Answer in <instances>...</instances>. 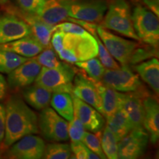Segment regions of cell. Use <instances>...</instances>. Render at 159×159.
Instances as JSON below:
<instances>
[{"mask_svg":"<svg viewBox=\"0 0 159 159\" xmlns=\"http://www.w3.org/2000/svg\"><path fill=\"white\" fill-rule=\"evenodd\" d=\"M5 111V134L1 149L6 150L22 137L39 133V117L19 96L10 97Z\"/></svg>","mask_w":159,"mask_h":159,"instance_id":"6da1fadb","label":"cell"},{"mask_svg":"<svg viewBox=\"0 0 159 159\" xmlns=\"http://www.w3.org/2000/svg\"><path fill=\"white\" fill-rule=\"evenodd\" d=\"M57 54L62 61L69 63L96 57L98 55L97 40L89 31L84 34L65 33L63 49Z\"/></svg>","mask_w":159,"mask_h":159,"instance_id":"7a4b0ae2","label":"cell"},{"mask_svg":"<svg viewBox=\"0 0 159 159\" xmlns=\"http://www.w3.org/2000/svg\"><path fill=\"white\" fill-rule=\"evenodd\" d=\"M102 27L125 37L139 41L135 33L132 12L127 0H112L102 19Z\"/></svg>","mask_w":159,"mask_h":159,"instance_id":"3957f363","label":"cell"},{"mask_svg":"<svg viewBox=\"0 0 159 159\" xmlns=\"http://www.w3.org/2000/svg\"><path fill=\"white\" fill-rule=\"evenodd\" d=\"M75 76V69L66 62L57 68L41 66L35 84L41 85L52 93L66 92L71 94Z\"/></svg>","mask_w":159,"mask_h":159,"instance_id":"277c9868","label":"cell"},{"mask_svg":"<svg viewBox=\"0 0 159 159\" xmlns=\"http://www.w3.org/2000/svg\"><path fill=\"white\" fill-rule=\"evenodd\" d=\"M135 33L139 39L147 44L158 47L159 42L158 16L148 7L138 5L132 13Z\"/></svg>","mask_w":159,"mask_h":159,"instance_id":"5b68a950","label":"cell"},{"mask_svg":"<svg viewBox=\"0 0 159 159\" xmlns=\"http://www.w3.org/2000/svg\"><path fill=\"white\" fill-rule=\"evenodd\" d=\"M69 123L52 108H46L39 116V128L43 137L55 142H66L69 139Z\"/></svg>","mask_w":159,"mask_h":159,"instance_id":"8992f818","label":"cell"},{"mask_svg":"<svg viewBox=\"0 0 159 159\" xmlns=\"http://www.w3.org/2000/svg\"><path fill=\"white\" fill-rule=\"evenodd\" d=\"M96 31L111 56L122 66H128L133 52L139 45V43L134 41L119 37L102 26H97Z\"/></svg>","mask_w":159,"mask_h":159,"instance_id":"52a82bcc","label":"cell"},{"mask_svg":"<svg viewBox=\"0 0 159 159\" xmlns=\"http://www.w3.org/2000/svg\"><path fill=\"white\" fill-rule=\"evenodd\" d=\"M101 83L122 93L139 91L142 87L139 77L128 66H122L119 69H105Z\"/></svg>","mask_w":159,"mask_h":159,"instance_id":"ba28073f","label":"cell"},{"mask_svg":"<svg viewBox=\"0 0 159 159\" xmlns=\"http://www.w3.org/2000/svg\"><path fill=\"white\" fill-rule=\"evenodd\" d=\"M107 8L105 0H70L69 17L87 22H99L102 21Z\"/></svg>","mask_w":159,"mask_h":159,"instance_id":"9c48e42d","label":"cell"},{"mask_svg":"<svg viewBox=\"0 0 159 159\" xmlns=\"http://www.w3.org/2000/svg\"><path fill=\"white\" fill-rule=\"evenodd\" d=\"M149 136L144 128H134L118 143V158L136 159L148 148Z\"/></svg>","mask_w":159,"mask_h":159,"instance_id":"30bf717a","label":"cell"},{"mask_svg":"<svg viewBox=\"0 0 159 159\" xmlns=\"http://www.w3.org/2000/svg\"><path fill=\"white\" fill-rule=\"evenodd\" d=\"M32 34L30 25L19 16L6 13L0 16V44H4Z\"/></svg>","mask_w":159,"mask_h":159,"instance_id":"8fae6325","label":"cell"},{"mask_svg":"<svg viewBox=\"0 0 159 159\" xmlns=\"http://www.w3.org/2000/svg\"><path fill=\"white\" fill-rule=\"evenodd\" d=\"M45 147L44 141L41 137L34 134L27 135L10 147L7 156L15 159L43 158Z\"/></svg>","mask_w":159,"mask_h":159,"instance_id":"7c38bea8","label":"cell"},{"mask_svg":"<svg viewBox=\"0 0 159 159\" xmlns=\"http://www.w3.org/2000/svg\"><path fill=\"white\" fill-rule=\"evenodd\" d=\"M71 94L94 107L102 114V103L97 83L89 77L81 73L75 75Z\"/></svg>","mask_w":159,"mask_h":159,"instance_id":"4fadbf2b","label":"cell"},{"mask_svg":"<svg viewBox=\"0 0 159 159\" xmlns=\"http://www.w3.org/2000/svg\"><path fill=\"white\" fill-rule=\"evenodd\" d=\"M41 65L34 57L29 58L8 74L7 85L12 89L26 88L35 82Z\"/></svg>","mask_w":159,"mask_h":159,"instance_id":"5bb4252c","label":"cell"},{"mask_svg":"<svg viewBox=\"0 0 159 159\" xmlns=\"http://www.w3.org/2000/svg\"><path fill=\"white\" fill-rule=\"evenodd\" d=\"M74 114L84 125L85 129L93 133L100 132L104 128L105 119L100 112L94 107L73 97Z\"/></svg>","mask_w":159,"mask_h":159,"instance_id":"9a60e30c","label":"cell"},{"mask_svg":"<svg viewBox=\"0 0 159 159\" xmlns=\"http://www.w3.org/2000/svg\"><path fill=\"white\" fill-rule=\"evenodd\" d=\"M144 95L138 91L127 92L121 94L119 108L126 114L133 128H143L144 119V106L143 98Z\"/></svg>","mask_w":159,"mask_h":159,"instance_id":"2e32d148","label":"cell"},{"mask_svg":"<svg viewBox=\"0 0 159 159\" xmlns=\"http://www.w3.org/2000/svg\"><path fill=\"white\" fill-rule=\"evenodd\" d=\"M143 128L149 136V142L156 144L159 138V105L158 100L151 96L144 97Z\"/></svg>","mask_w":159,"mask_h":159,"instance_id":"e0dca14e","label":"cell"},{"mask_svg":"<svg viewBox=\"0 0 159 159\" xmlns=\"http://www.w3.org/2000/svg\"><path fill=\"white\" fill-rule=\"evenodd\" d=\"M70 0H46L36 16L43 22L55 26L69 19Z\"/></svg>","mask_w":159,"mask_h":159,"instance_id":"ac0fdd59","label":"cell"},{"mask_svg":"<svg viewBox=\"0 0 159 159\" xmlns=\"http://www.w3.org/2000/svg\"><path fill=\"white\" fill-rule=\"evenodd\" d=\"M0 49L11 51L22 57L31 58L41 52L43 50V47L31 34L11 42L0 44Z\"/></svg>","mask_w":159,"mask_h":159,"instance_id":"d6986e66","label":"cell"},{"mask_svg":"<svg viewBox=\"0 0 159 159\" xmlns=\"http://www.w3.org/2000/svg\"><path fill=\"white\" fill-rule=\"evenodd\" d=\"M18 13H19L18 16L22 18L30 25L32 35L43 46V48L49 47L52 35L55 32V26L49 25L48 24L43 22L36 16L26 14V13H21V11L18 12Z\"/></svg>","mask_w":159,"mask_h":159,"instance_id":"ffe728a7","label":"cell"},{"mask_svg":"<svg viewBox=\"0 0 159 159\" xmlns=\"http://www.w3.org/2000/svg\"><path fill=\"white\" fill-rule=\"evenodd\" d=\"M26 88L23 91V98L27 105L37 111H42L49 107L52 91L37 84Z\"/></svg>","mask_w":159,"mask_h":159,"instance_id":"44dd1931","label":"cell"},{"mask_svg":"<svg viewBox=\"0 0 159 159\" xmlns=\"http://www.w3.org/2000/svg\"><path fill=\"white\" fill-rule=\"evenodd\" d=\"M139 76L157 95L159 93V62L153 58L142 61L135 66Z\"/></svg>","mask_w":159,"mask_h":159,"instance_id":"7402d4cb","label":"cell"},{"mask_svg":"<svg viewBox=\"0 0 159 159\" xmlns=\"http://www.w3.org/2000/svg\"><path fill=\"white\" fill-rule=\"evenodd\" d=\"M102 103V114L108 119L119 108L122 93L110 88L101 82L97 83Z\"/></svg>","mask_w":159,"mask_h":159,"instance_id":"603a6c76","label":"cell"},{"mask_svg":"<svg viewBox=\"0 0 159 159\" xmlns=\"http://www.w3.org/2000/svg\"><path fill=\"white\" fill-rule=\"evenodd\" d=\"M52 108L60 116L66 121H71L74 118V104L73 97L66 92H54L52 94L50 100Z\"/></svg>","mask_w":159,"mask_h":159,"instance_id":"cb8c5ba5","label":"cell"},{"mask_svg":"<svg viewBox=\"0 0 159 159\" xmlns=\"http://www.w3.org/2000/svg\"><path fill=\"white\" fill-rule=\"evenodd\" d=\"M106 127L114 134L119 142L134 129L128 116L119 108L112 116L106 119Z\"/></svg>","mask_w":159,"mask_h":159,"instance_id":"d4e9b609","label":"cell"},{"mask_svg":"<svg viewBox=\"0 0 159 159\" xmlns=\"http://www.w3.org/2000/svg\"><path fill=\"white\" fill-rule=\"evenodd\" d=\"M28 59L11 51L0 49V73L9 74Z\"/></svg>","mask_w":159,"mask_h":159,"instance_id":"484cf974","label":"cell"},{"mask_svg":"<svg viewBox=\"0 0 159 159\" xmlns=\"http://www.w3.org/2000/svg\"><path fill=\"white\" fill-rule=\"evenodd\" d=\"M75 64L77 67L83 69L87 75V77H89L93 81L96 83L101 82L105 68L99 59L93 57L87 61L77 62Z\"/></svg>","mask_w":159,"mask_h":159,"instance_id":"4316f807","label":"cell"},{"mask_svg":"<svg viewBox=\"0 0 159 159\" xmlns=\"http://www.w3.org/2000/svg\"><path fill=\"white\" fill-rule=\"evenodd\" d=\"M97 25L95 24H92L90 26V27L88 29V31L89 33H91L95 39L97 40V46H98V57L99 60L100 61V62L102 63V64L104 66L105 68L106 69H119L120 68L119 65L116 62L115 59L111 56L110 53L108 52V51L107 50V49L105 48V45L103 44V43L101 41V39H99V37L97 35Z\"/></svg>","mask_w":159,"mask_h":159,"instance_id":"83f0119b","label":"cell"},{"mask_svg":"<svg viewBox=\"0 0 159 159\" xmlns=\"http://www.w3.org/2000/svg\"><path fill=\"white\" fill-rule=\"evenodd\" d=\"M119 141L109 129L105 127L101 137V145L106 158H118Z\"/></svg>","mask_w":159,"mask_h":159,"instance_id":"f1b7e54d","label":"cell"},{"mask_svg":"<svg viewBox=\"0 0 159 159\" xmlns=\"http://www.w3.org/2000/svg\"><path fill=\"white\" fill-rule=\"evenodd\" d=\"M71 156V148L69 144L63 143H51L45 147L43 158L67 159Z\"/></svg>","mask_w":159,"mask_h":159,"instance_id":"f546056e","label":"cell"},{"mask_svg":"<svg viewBox=\"0 0 159 159\" xmlns=\"http://www.w3.org/2000/svg\"><path fill=\"white\" fill-rule=\"evenodd\" d=\"M35 58L41 65V66L47 67V68H57L61 67L64 63L61 62L57 59L55 51L51 48L43 50L36 55Z\"/></svg>","mask_w":159,"mask_h":159,"instance_id":"4dcf8cb0","label":"cell"},{"mask_svg":"<svg viewBox=\"0 0 159 159\" xmlns=\"http://www.w3.org/2000/svg\"><path fill=\"white\" fill-rule=\"evenodd\" d=\"M82 142L89 150L97 154L99 157V158H106V156L103 152L102 145H101V139L99 138V136H97V134L85 131Z\"/></svg>","mask_w":159,"mask_h":159,"instance_id":"1f68e13d","label":"cell"},{"mask_svg":"<svg viewBox=\"0 0 159 159\" xmlns=\"http://www.w3.org/2000/svg\"><path fill=\"white\" fill-rule=\"evenodd\" d=\"M156 52L157 47H155L153 46L148 44V47L140 48L139 45L133 52L132 56L129 61V64H136V63L142 62L145 60L156 55Z\"/></svg>","mask_w":159,"mask_h":159,"instance_id":"d6a6232c","label":"cell"},{"mask_svg":"<svg viewBox=\"0 0 159 159\" xmlns=\"http://www.w3.org/2000/svg\"><path fill=\"white\" fill-rule=\"evenodd\" d=\"M46 0H15L21 13L36 16Z\"/></svg>","mask_w":159,"mask_h":159,"instance_id":"836d02e7","label":"cell"},{"mask_svg":"<svg viewBox=\"0 0 159 159\" xmlns=\"http://www.w3.org/2000/svg\"><path fill=\"white\" fill-rule=\"evenodd\" d=\"M71 150L74 154V158L99 159V157L85 146L82 141L71 143Z\"/></svg>","mask_w":159,"mask_h":159,"instance_id":"e575fe53","label":"cell"},{"mask_svg":"<svg viewBox=\"0 0 159 159\" xmlns=\"http://www.w3.org/2000/svg\"><path fill=\"white\" fill-rule=\"evenodd\" d=\"M84 132V125L77 116H74V118L69 121L68 125V134L71 142H77L82 141Z\"/></svg>","mask_w":159,"mask_h":159,"instance_id":"d590c367","label":"cell"},{"mask_svg":"<svg viewBox=\"0 0 159 159\" xmlns=\"http://www.w3.org/2000/svg\"><path fill=\"white\" fill-rule=\"evenodd\" d=\"M65 33L61 30H55L54 34L51 38V43L54 50L58 53L63 49V39H64Z\"/></svg>","mask_w":159,"mask_h":159,"instance_id":"8d00e7d4","label":"cell"},{"mask_svg":"<svg viewBox=\"0 0 159 159\" xmlns=\"http://www.w3.org/2000/svg\"><path fill=\"white\" fill-rule=\"evenodd\" d=\"M5 105L0 104V148L2 144L5 134Z\"/></svg>","mask_w":159,"mask_h":159,"instance_id":"74e56055","label":"cell"},{"mask_svg":"<svg viewBox=\"0 0 159 159\" xmlns=\"http://www.w3.org/2000/svg\"><path fill=\"white\" fill-rule=\"evenodd\" d=\"M143 2L149 10L153 12L157 16L159 15V0H143Z\"/></svg>","mask_w":159,"mask_h":159,"instance_id":"f35d334b","label":"cell"},{"mask_svg":"<svg viewBox=\"0 0 159 159\" xmlns=\"http://www.w3.org/2000/svg\"><path fill=\"white\" fill-rule=\"evenodd\" d=\"M7 83L2 75L0 74V101L5 98L7 93Z\"/></svg>","mask_w":159,"mask_h":159,"instance_id":"ab89813d","label":"cell"},{"mask_svg":"<svg viewBox=\"0 0 159 159\" xmlns=\"http://www.w3.org/2000/svg\"><path fill=\"white\" fill-rule=\"evenodd\" d=\"M7 0H0V4H1V5H4V4L7 3Z\"/></svg>","mask_w":159,"mask_h":159,"instance_id":"60d3db41","label":"cell"}]
</instances>
